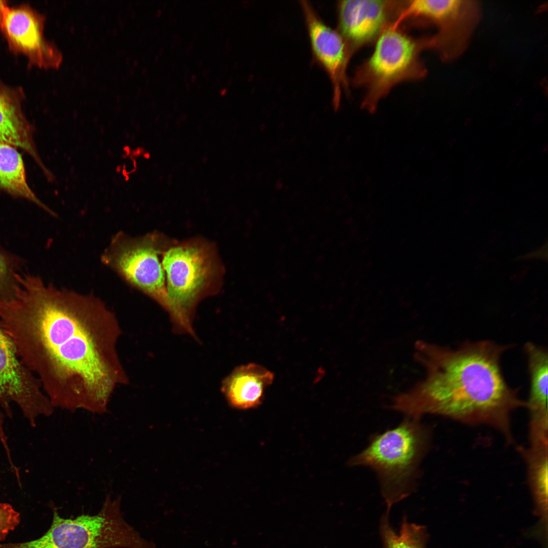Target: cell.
<instances>
[{
    "label": "cell",
    "instance_id": "6da1fadb",
    "mask_svg": "<svg viewBox=\"0 0 548 548\" xmlns=\"http://www.w3.org/2000/svg\"><path fill=\"white\" fill-rule=\"evenodd\" d=\"M14 299L0 300V322L23 364L54 407L102 414L129 379L118 352L122 330L99 298L19 274Z\"/></svg>",
    "mask_w": 548,
    "mask_h": 548
},
{
    "label": "cell",
    "instance_id": "7a4b0ae2",
    "mask_svg": "<svg viewBox=\"0 0 548 548\" xmlns=\"http://www.w3.org/2000/svg\"><path fill=\"white\" fill-rule=\"evenodd\" d=\"M415 348V359L426 376L395 396L392 409L412 418L434 414L488 425L512 439L510 414L526 402L508 385L502 371L501 357L508 346L482 340L452 349L419 340Z\"/></svg>",
    "mask_w": 548,
    "mask_h": 548
},
{
    "label": "cell",
    "instance_id": "3957f363",
    "mask_svg": "<svg viewBox=\"0 0 548 548\" xmlns=\"http://www.w3.org/2000/svg\"><path fill=\"white\" fill-rule=\"evenodd\" d=\"M430 440V431L419 419L406 417L395 428L374 435L350 460L352 466L368 467L376 472L387 513L414 491Z\"/></svg>",
    "mask_w": 548,
    "mask_h": 548
},
{
    "label": "cell",
    "instance_id": "277c9868",
    "mask_svg": "<svg viewBox=\"0 0 548 548\" xmlns=\"http://www.w3.org/2000/svg\"><path fill=\"white\" fill-rule=\"evenodd\" d=\"M375 43L372 53L357 67L351 81L354 87L364 89L361 106L369 111L375 110L397 84L425 76L426 68L421 55L432 48L431 37L411 36L395 23Z\"/></svg>",
    "mask_w": 548,
    "mask_h": 548
},
{
    "label": "cell",
    "instance_id": "5b68a950",
    "mask_svg": "<svg viewBox=\"0 0 548 548\" xmlns=\"http://www.w3.org/2000/svg\"><path fill=\"white\" fill-rule=\"evenodd\" d=\"M121 497L106 496L99 511L64 518L53 510L49 529L29 541L5 543L1 548H154L124 520Z\"/></svg>",
    "mask_w": 548,
    "mask_h": 548
},
{
    "label": "cell",
    "instance_id": "8992f818",
    "mask_svg": "<svg viewBox=\"0 0 548 548\" xmlns=\"http://www.w3.org/2000/svg\"><path fill=\"white\" fill-rule=\"evenodd\" d=\"M212 249L207 244L188 242L166 251L161 261L166 278L168 312L173 330L197 338L193 326L195 307L211 291L217 275Z\"/></svg>",
    "mask_w": 548,
    "mask_h": 548
},
{
    "label": "cell",
    "instance_id": "52a82bcc",
    "mask_svg": "<svg viewBox=\"0 0 548 548\" xmlns=\"http://www.w3.org/2000/svg\"><path fill=\"white\" fill-rule=\"evenodd\" d=\"M161 239L149 234L132 237L119 231L112 238L101 256V262L127 284L167 307L165 273L161 260Z\"/></svg>",
    "mask_w": 548,
    "mask_h": 548
},
{
    "label": "cell",
    "instance_id": "ba28073f",
    "mask_svg": "<svg viewBox=\"0 0 548 548\" xmlns=\"http://www.w3.org/2000/svg\"><path fill=\"white\" fill-rule=\"evenodd\" d=\"M19 408L31 426L54 407L37 377L21 362L15 345L0 322V406L11 418V404Z\"/></svg>",
    "mask_w": 548,
    "mask_h": 548
},
{
    "label": "cell",
    "instance_id": "9c48e42d",
    "mask_svg": "<svg viewBox=\"0 0 548 548\" xmlns=\"http://www.w3.org/2000/svg\"><path fill=\"white\" fill-rule=\"evenodd\" d=\"M45 17L27 4L6 9L1 30L9 48L24 56L28 65L55 68L61 63V53L45 36Z\"/></svg>",
    "mask_w": 548,
    "mask_h": 548
},
{
    "label": "cell",
    "instance_id": "30bf717a",
    "mask_svg": "<svg viewBox=\"0 0 548 548\" xmlns=\"http://www.w3.org/2000/svg\"><path fill=\"white\" fill-rule=\"evenodd\" d=\"M405 1L345 0L337 4V29L353 55L375 42L399 18Z\"/></svg>",
    "mask_w": 548,
    "mask_h": 548
},
{
    "label": "cell",
    "instance_id": "8fae6325",
    "mask_svg": "<svg viewBox=\"0 0 548 548\" xmlns=\"http://www.w3.org/2000/svg\"><path fill=\"white\" fill-rule=\"evenodd\" d=\"M300 5L314 58L329 78L333 107L337 109L342 93L349 92L347 68L352 55L337 29L326 24L309 2L301 1Z\"/></svg>",
    "mask_w": 548,
    "mask_h": 548
},
{
    "label": "cell",
    "instance_id": "7c38bea8",
    "mask_svg": "<svg viewBox=\"0 0 548 548\" xmlns=\"http://www.w3.org/2000/svg\"><path fill=\"white\" fill-rule=\"evenodd\" d=\"M530 374V388L526 405L530 414V440L548 441L547 350L529 342L525 346Z\"/></svg>",
    "mask_w": 548,
    "mask_h": 548
},
{
    "label": "cell",
    "instance_id": "4fadbf2b",
    "mask_svg": "<svg viewBox=\"0 0 548 548\" xmlns=\"http://www.w3.org/2000/svg\"><path fill=\"white\" fill-rule=\"evenodd\" d=\"M24 98L20 87L8 85L0 78V141L26 151L44 170L45 167L36 152L23 112Z\"/></svg>",
    "mask_w": 548,
    "mask_h": 548
},
{
    "label": "cell",
    "instance_id": "5bb4252c",
    "mask_svg": "<svg viewBox=\"0 0 548 548\" xmlns=\"http://www.w3.org/2000/svg\"><path fill=\"white\" fill-rule=\"evenodd\" d=\"M273 374L262 366L249 363L236 367L221 383V391L230 405L241 409L258 405Z\"/></svg>",
    "mask_w": 548,
    "mask_h": 548
},
{
    "label": "cell",
    "instance_id": "9a60e30c",
    "mask_svg": "<svg viewBox=\"0 0 548 548\" xmlns=\"http://www.w3.org/2000/svg\"><path fill=\"white\" fill-rule=\"evenodd\" d=\"M463 3L459 0L405 1L398 22L402 24L405 21L410 20L412 22L433 24L439 28L440 32L436 36L439 38L459 17L464 6Z\"/></svg>",
    "mask_w": 548,
    "mask_h": 548
},
{
    "label": "cell",
    "instance_id": "2e32d148",
    "mask_svg": "<svg viewBox=\"0 0 548 548\" xmlns=\"http://www.w3.org/2000/svg\"><path fill=\"white\" fill-rule=\"evenodd\" d=\"M0 189L33 202L52 216L56 214L36 196L26 181L24 162L15 146L0 141Z\"/></svg>",
    "mask_w": 548,
    "mask_h": 548
},
{
    "label": "cell",
    "instance_id": "e0dca14e",
    "mask_svg": "<svg viewBox=\"0 0 548 548\" xmlns=\"http://www.w3.org/2000/svg\"><path fill=\"white\" fill-rule=\"evenodd\" d=\"M528 468V477L537 501L546 504L548 484V447L532 446L522 449Z\"/></svg>",
    "mask_w": 548,
    "mask_h": 548
},
{
    "label": "cell",
    "instance_id": "ac0fdd59",
    "mask_svg": "<svg viewBox=\"0 0 548 548\" xmlns=\"http://www.w3.org/2000/svg\"><path fill=\"white\" fill-rule=\"evenodd\" d=\"M380 528L385 548H426V532L422 526L409 523L404 519L397 533L391 526L389 513H386Z\"/></svg>",
    "mask_w": 548,
    "mask_h": 548
},
{
    "label": "cell",
    "instance_id": "d6986e66",
    "mask_svg": "<svg viewBox=\"0 0 548 548\" xmlns=\"http://www.w3.org/2000/svg\"><path fill=\"white\" fill-rule=\"evenodd\" d=\"M20 260L0 245V300L16 297L20 286L17 279Z\"/></svg>",
    "mask_w": 548,
    "mask_h": 548
},
{
    "label": "cell",
    "instance_id": "ffe728a7",
    "mask_svg": "<svg viewBox=\"0 0 548 548\" xmlns=\"http://www.w3.org/2000/svg\"><path fill=\"white\" fill-rule=\"evenodd\" d=\"M20 516L12 505L0 503V541L5 540L8 534L19 524Z\"/></svg>",
    "mask_w": 548,
    "mask_h": 548
},
{
    "label": "cell",
    "instance_id": "44dd1931",
    "mask_svg": "<svg viewBox=\"0 0 548 548\" xmlns=\"http://www.w3.org/2000/svg\"><path fill=\"white\" fill-rule=\"evenodd\" d=\"M8 6L5 1H0V23H1L5 12Z\"/></svg>",
    "mask_w": 548,
    "mask_h": 548
}]
</instances>
